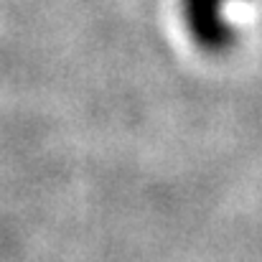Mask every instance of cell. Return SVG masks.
<instances>
[{
    "label": "cell",
    "mask_w": 262,
    "mask_h": 262,
    "mask_svg": "<svg viewBox=\"0 0 262 262\" xmlns=\"http://www.w3.org/2000/svg\"><path fill=\"white\" fill-rule=\"evenodd\" d=\"M239 0H183V18L193 38L206 51H224L234 41L237 23L232 8Z\"/></svg>",
    "instance_id": "obj_1"
}]
</instances>
